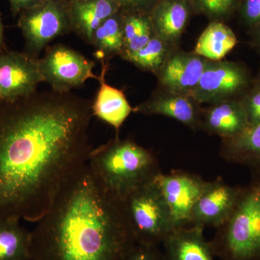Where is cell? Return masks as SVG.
I'll use <instances>...</instances> for the list:
<instances>
[{"instance_id":"cell-1","label":"cell","mask_w":260,"mask_h":260,"mask_svg":"<svg viewBox=\"0 0 260 260\" xmlns=\"http://www.w3.org/2000/svg\"><path fill=\"white\" fill-rule=\"evenodd\" d=\"M91 105L52 89L0 103V219L37 223L88 162Z\"/></svg>"},{"instance_id":"cell-2","label":"cell","mask_w":260,"mask_h":260,"mask_svg":"<svg viewBox=\"0 0 260 260\" xmlns=\"http://www.w3.org/2000/svg\"><path fill=\"white\" fill-rule=\"evenodd\" d=\"M31 260H122L137 245L122 201L87 162L67 182L31 232Z\"/></svg>"},{"instance_id":"cell-3","label":"cell","mask_w":260,"mask_h":260,"mask_svg":"<svg viewBox=\"0 0 260 260\" xmlns=\"http://www.w3.org/2000/svg\"><path fill=\"white\" fill-rule=\"evenodd\" d=\"M88 165L101 186L121 201L161 173L151 150L133 140H121L118 136L93 149Z\"/></svg>"},{"instance_id":"cell-4","label":"cell","mask_w":260,"mask_h":260,"mask_svg":"<svg viewBox=\"0 0 260 260\" xmlns=\"http://www.w3.org/2000/svg\"><path fill=\"white\" fill-rule=\"evenodd\" d=\"M210 244L221 260H260V171L251 172L250 182L242 186L235 208Z\"/></svg>"},{"instance_id":"cell-5","label":"cell","mask_w":260,"mask_h":260,"mask_svg":"<svg viewBox=\"0 0 260 260\" xmlns=\"http://www.w3.org/2000/svg\"><path fill=\"white\" fill-rule=\"evenodd\" d=\"M122 205L138 244L158 246L174 230L170 210L155 179L130 193Z\"/></svg>"},{"instance_id":"cell-6","label":"cell","mask_w":260,"mask_h":260,"mask_svg":"<svg viewBox=\"0 0 260 260\" xmlns=\"http://www.w3.org/2000/svg\"><path fill=\"white\" fill-rule=\"evenodd\" d=\"M18 26L25 39V52L34 57L56 38L73 32L68 0H46L23 10L18 15Z\"/></svg>"},{"instance_id":"cell-7","label":"cell","mask_w":260,"mask_h":260,"mask_svg":"<svg viewBox=\"0 0 260 260\" xmlns=\"http://www.w3.org/2000/svg\"><path fill=\"white\" fill-rule=\"evenodd\" d=\"M94 68V61L61 44L48 46L44 56L39 58L43 82L49 84L52 90L62 93L83 86L90 78L98 80Z\"/></svg>"},{"instance_id":"cell-8","label":"cell","mask_w":260,"mask_h":260,"mask_svg":"<svg viewBox=\"0 0 260 260\" xmlns=\"http://www.w3.org/2000/svg\"><path fill=\"white\" fill-rule=\"evenodd\" d=\"M250 75L243 65L233 61H209L191 98L211 105L236 99L247 91Z\"/></svg>"},{"instance_id":"cell-9","label":"cell","mask_w":260,"mask_h":260,"mask_svg":"<svg viewBox=\"0 0 260 260\" xmlns=\"http://www.w3.org/2000/svg\"><path fill=\"white\" fill-rule=\"evenodd\" d=\"M155 181L170 210L174 230L190 225L191 211L205 181L198 174L173 170L169 174L160 173Z\"/></svg>"},{"instance_id":"cell-10","label":"cell","mask_w":260,"mask_h":260,"mask_svg":"<svg viewBox=\"0 0 260 260\" xmlns=\"http://www.w3.org/2000/svg\"><path fill=\"white\" fill-rule=\"evenodd\" d=\"M42 82L39 58L25 51L0 53V103L31 95Z\"/></svg>"},{"instance_id":"cell-11","label":"cell","mask_w":260,"mask_h":260,"mask_svg":"<svg viewBox=\"0 0 260 260\" xmlns=\"http://www.w3.org/2000/svg\"><path fill=\"white\" fill-rule=\"evenodd\" d=\"M242 189V186L227 184L221 177L205 181L191 211L190 224L218 229L230 216Z\"/></svg>"},{"instance_id":"cell-12","label":"cell","mask_w":260,"mask_h":260,"mask_svg":"<svg viewBox=\"0 0 260 260\" xmlns=\"http://www.w3.org/2000/svg\"><path fill=\"white\" fill-rule=\"evenodd\" d=\"M208 61L194 52L171 51L155 75L160 89L191 97Z\"/></svg>"},{"instance_id":"cell-13","label":"cell","mask_w":260,"mask_h":260,"mask_svg":"<svg viewBox=\"0 0 260 260\" xmlns=\"http://www.w3.org/2000/svg\"><path fill=\"white\" fill-rule=\"evenodd\" d=\"M191 96L156 90L148 100L133 108V112L145 115L172 118L191 129L199 128L202 109Z\"/></svg>"},{"instance_id":"cell-14","label":"cell","mask_w":260,"mask_h":260,"mask_svg":"<svg viewBox=\"0 0 260 260\" xmlns=\"http://www.w3.org/2000/svg\"><path fill=\"white\" fill-rule=\"evenodd\" d=\"M249 126L245 110L239 99L217 103L202 110L200 127L222 140L235 138Z\"/></svg>"},{"instance_id":"cell-15","label":"cell","mask_w":260,"mask_h":260,"mask_svg":"<svg viewBox=\"0 0 260 260\" xmlns=\"http://www.w3.org/2000/svg\"><path fill=\"white\" fill-rule=\"evenodd\" d=\"M191 5V0H159L150 12L155 36L172 49L187 25Z\"/></svg>"},{"instance_id":"cell-16","label":"cell","mask_w":260,"mask_h":260,"mask_svg":"<svg viewBox=\"0 0 260 260\" xmlns=\"http://www.w3.org/2000/svg\"><path fill=\"white\" fill-rule=\"evenodd\" d=\"M204 229L191 224L174 229L162 243V260H214L210 242L205 239Z\"/></svg>"},{"instance_id":"cell-17","label":"cell","mask_w":260,"mask_h":260,"mask_svg":"<svg viewBox=\"0 0 260 260\" xmlns=\"http://www.w3.org/2000/svg\"><path fill=\"white\" fill-rule=\"evenodd\" d=\"M102 73L98 78L100 83L91 108L93 115L112 126L117 132L133 112V108L122 90L114 88L106 82L109 63H102Z\"/></svg>"},{"instance_id":"cell-18","label":"cell","mask_w":260,"mask_h":260,"mask_svg":"<svg viewBox=\"0 0 260 260\" xmlns=\"http://www.w3.org/2000/svg\"><path fill=\"white\" fill-rule=\"evenodd\" d=\"M119 10L114 0L70 2L72 30L90 44L96 29Z\"/></svg>"},{"instance_id":"cell-19","label":"cell","mask_w":260,"mask_h":260,"mask_svg":"<svg viewBox=\"0 0 260 260\" xmlns=\"http://www.w3.org/2000/svg\"><path fill=\"white\" fill-rule=\"evenodd\" d=\"M220 155L228 162L260 171V123L232 139L222 140Z\"/></svg>"},{"instance_id":"cell-20","label":"cell","mask_w":260,"mask_h":260,"mask_svg":"<svg viewBox=\"0 0 260 260\" xmlns=\"http://www.w3.org/2000/svg\"><path fill=\"white\" fill-rule=\"evenodd\" d=\"M20 219H0V260H31V232Z\"/></svg>"},{"instance_id":"cell-21","label":"cell","mask_w":260,"mask_h":260,"mask_svg":"<svg viewBox=\"0 0 260 260\" xmlns=\"http://www.w3.org/2000/svg\"><path fill=\"white\" fill-rule=\"evenodd\" d=\"M90 44L95 49L94 56L101 64L109 63L112 58L121 55L124 40L121 10L109 17L96 29Z\"/></svg>"},{"instance_id":"cell-22","label":"cell","mask_w":260,"mask_h":260,"mask_svg":"<svg viewBox=\"0 0 260 260\" xmlns=\"http://www.w3.org/2000/svg\"><path fill=\"white\" fill-rule=\"evenodd\" d=\"M237 42L232 29L223 23L214 21L202 32L193 52L209 61H220Z\"/></svg>"},{"instance_id":"cell-23","label":"cell","mask_w":260,"mask_h":260,"mask_svg":"<svg viewBox=\"0 0 260 260\" xmlns=\"http://www.w3.org/2000/svg\"><path fill=\"white\" fill-rule=\"evenodd\" d=\"M121 10L124 49L120 56L125 59L145 47L155 36L150 13L142 11Z\"/></svg>"},{"instance_id":"cell-24","label":"cell","mask_w":260,"mask_h":260,"mask_svg":"<svg viewBox=\"0 0 260 260\" xmlns=\"http://www.w3.org/2000/svg\"><path fill=\"white\" fill-rule=\"evenodd\" d=\"M172 49L161 39L154 36L145 47L128 56L124 60L143 71L156 75Z\"/></svg>"},{"instance_id":"cell-25","label":"cell","mask_w":260,"mask_h":260,"mask_svg":"<svg viewBox=\"0 0 260 260\" xmlns=\"http://www.w3.org/2000/svg\"><path fill=\"white\" fill-rule=\"evenodd\" d=\"M191 4L207 16L220 19L234 9L237 0H191Z\"/></svg>"},{"instance_id":"cell-26","label":"cell","mask_w":260,"mask_h":260,"mask_svg":"<svg viewBox=\"0 0 260 260\" xmlns=\"http://www.w3.org/2000/svg\"><path fill=\"white\" fill-rule=\"evenodd\" d=\"M242 103L249 126L260 123V86L254 85L239 99Z\"/></svg>"},{"instance_id":"cell-27","label":"cell","mask_w":260,"mask_h":260,"mask_svg":"<svg viewBox=\"0 0 260 260\" xmlns=\"http://www.w3.org/2000/svg\"><path fill=\"white\" fill-rule=\"evenodd\" d=\"M122 260H162V253L157 246L137 244Z\"/></svg>"},{"instance_id":"cell-28","label":"cell","mask_w":260,"mask_h":260,"mask_svg":"<svg viewBox=\"0 0 260 260\" xmlns=\"http://www.w3.org/2000/svg\"><path fill=\"white\" fill-rule=\"evenodd\" d=\"M242 16L251 28L260 24V0H244L242 7Z\"/></svg>"},{"instance_id":"cell-29","label":"cell","mask_w":260,"mask_h":260,"mask_svg":"<svg viewBox=\"0 0 260 260\" xmlns=\"http://www.w3.org/2000/svg\"><path fill=\"white\" fill-rule=\"evenodd\" d=\"M119 9L150 13L159 0H114Z\"/></svg>"},{"instance_id":"cell-30","label":"cell","mask_w":260,"mask_h":260,"mask_svg":"<svg viewBox=\"0 0 260 260\" xmlns=\"http://www.w3.org/2000/svg\"><path fill=\"white\" fill-rule=\"evenodd\" d=\"M13 16H18L23 10L30 9L46 0H8Z\"/></svg>"},{"instance_id":"cell-31","label":"cell","mask_w":260,"mask_h":260,"mask_svg":"<svg viewBox=\"0 0 260 260\" xmlns=\"http://www.w3.org/2000/svg\"><path fill=\"white\" fill-rule=\"evenodd\" d=\"M252 42L260 52V24L252 27Z\"/></svg>"},{"instance_id":"cell-32","label":"cell","mask_w":260,"mask_h":260,"mask_svg":"<svg viewBox=\"0 0 260 260\" xmlns=\"http://www.w3.org/2000/svg\"><path fill=\"white\" fill-rule=\"evenodd\" d=\"M8 51L5 41V28L3 20L0 16V53Z\"/></svg>"},{"instance_id":"cell-33","label":"cell","mask_w":260,"mask_h":260,"mask_svg":"<svg viewBox=\"0 0 260 260\" xmlns=\"http://www.w3.org/2000/svg\"><path fill=\"white\" fill-rule=\"evenodd\" d=\"M256 85H259V86H260V73H259V77H258V79H257V80H256Z\"/></svg>"},{"instance_id":"cell-34","label":"cell","mask_w":260,"mask_h":260,"mask_svg":"<svg viewBox=\"0 0 260 260\" xmlns=\"http://www.w3.org/2000/svg\"><path fill=\"white\" fill-rule=\"evenodd\" d=\"M69 2H74V1H88V0H68Z\"/></svg>"}]
</instances>
